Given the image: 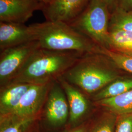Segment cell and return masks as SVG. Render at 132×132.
Returning a JSON list of instances; mask_svg holds the SVG:
<instances>
[{"mask_svg": "<svg viewBox=\"0 0 132 132\" xmlns=\"http://www.w3.org/2000/svg\"><path fill=\"white\" fill-rule=\"evenodd\" d=\"M125 72L107 55L90 53L81 57L61 77L90 97Z\"/></svg>", "mask_w": 132, "mask_h": 132, "instance_id": "1", "label": "cell"}, {"mask_svg": "<svg viewBox=\"0 0 132 132\" xmlns=\"http://www.w3.org/2000/svg\"><path fill=\"white\" fill-rule=\"evenodd\" d=\"M84 54L76 51H59L39 47L10 83L43 85L52 83L62 77Z\"/></svg>", "mask_w": 132, "mask_h": 132, "instance_id": "2", "label": "cell"}, {"mask_svg": "<svg viewBox=\"0 0 132 132\" xmlns=\"http://www.w3.org/2000/svg\"><path fill=\"white\" fill-rule=\"evenodd\" d=\"M41 48L84 54L102 53L103 48L71 26L59 21L31 24Z\"/></svg>", "mask_w": 132, "mask_h": 132, "instance_id": "3", "label": "cell"}, {"mask_svg": "<svg viewBox=\"0 0 132 132\" xmlns=\"http://www.w3.org/2000/svg\"><path fill=\"white\" fill-rule=\"evenodd\" d=\"M111 13L101 0H91L84 11L69 24L102 48L108 50L109 25Z\"/></svg>", "mask_w": 132, "mask_h": 132, "instance_id": "4", "label": "cell"}, {"mask_svg": "<svg viewBox=\"0 0 132 132\" xmlns=\"http://www.w3.org/2000/svg\"><path fill=\"white\" fill-rule=\"evenodd\" d=\"M69 107L66 94L58 80L52 82L39 116L40 132H58L67 127Z\"/></svg>", "mask_w": 132, "mask_h": 132, "instance_id": "5", "label": "cell"}, {"mask_svg": "<svg viewBox=\"0 0 132 132\" xmlns=\"http://www.w3.org/2000/svg\"><path fill=\"white\" fill-rule=\"evenodd\" d=\"M39 47V42L35 40L1 51L0 87L12 81L32 54Z\"/></svg>", "mask_w": 132, "mask_h": 132, "instance_id": "6", "label": "cell"}, {"mask_svg": "<svg viewBox=\"0 0 132 132\" xmlns=\"http://www.w3.org/2000/svg\"><path fill=\"white\" fill-rule=\"evenodd\" d=\"M64 90L69 107V119L67 127H75L88 120L97 107L82 91L62 77L58 79Z\"/></svg>", "mask_w": 132, "mask_h": 132, "instance_id": "7", "label": "cell"}, {"mask_svg": "<svg viewBox=\"0 0 132 132\" xmlns=\"http://www.w3.org/2000/svg\"><path fill=\"white\" fill-rule=\"evenodd\" d=\"M44 5L38 0H0V22L24 24Z\"/></svg>", "mask_w": 132, "mask_h": 132, "instance_id": "8", "label": "cell"}, {"mask_svg": "<svg viewBox=\"0 0 132 132\" xmlns=\"http://www.w3.org/2000/svg\"><path fill=\"white\" fill-rule=\"evenodd\" d=\"M91 0H54L42 10L46 21L70 23L80 15Z\"/></svg>", "mask_w": 132, "mask_h": 132, "instance_id": "9", "label": "cell"}, {"mask_svg": "<svg viewBox=\"0 0 132 132\" xmlns=\"http://www.w3.org/2000/svg\"><path fill=\"white\" fill-rule=\"evenodd\" d=\"M52 83L32 85L12 113L21 117H39Z\"/></svg>", "mask_w": 132, "mask_h": 132, "instance_id": "10", "label": "cell"}, {"mask_svg": "<svg viewBox=\"0 0 132 132\" xmlns=\"http://www.w3.org/2000/svg\"><path fill=\"white\" fill-rule=\"evenodd\" d=\"M37 40L31 25L0 22V51Z\"/></svg>", "mask_w": 132, "mask_h": 132, "instance_id": "11", "label": "cell"}, {"mask_svg": "<svg viewBox=\"0 0 132 132\" xmlns=\"http://www.w3.org/2000/svg\"><path fill=\"white\" fill-rule=\"evenodd\" d=\"M32 85L17 82L0 87V115L14 113L24 94Z\"/></svg>", "mask_w": 132, "mask_h": 132, "instance_id": "12", "label": "cell"}, {"mask_svg": "<svg viewBox=\"0 0 132 132\" xmlns=\"http://www.w3.org/2000/svg\"><path fill=\"white\" fill-rule=\"evenodd\" d=\"M0 132H40L39 117L0 115Z\"/></svg>", "mask_w": 132, "mask_h": 132, "instance_id": "13", "label": "cell"}, {"mask_svg": "<svg viewBox=\"0 0 132 132\" xmlns=\"http://www.w3.org/2000/svg\"><path fill=\"white\" fill-rule=\"evenodd\" d=\"M117 116L107 110L97 107L90 119L86 132H115Z\"/></svg>", "mask_w": 132, "mask_h": 132, "instance_id": "14", "label": "cell"}, {"mask_svg": "<svg viewBox=\"0 0 132 132\" xmlns=\"http://www.w3.org/2000/svg\"><path fill=\"white\" fill-rule=\"evenodd\" d=\"M131 89L132 76L125 74L110 82L90 98L94 102L97 101L117 96Z\"/></svg>", "mask_w": 132, "mask_h": 132, "instance_id": "15", "label": "cell"}, {"mask_svg": "<svg viewBox=\"0 0 132 132\" xmlns=\"http://www.w3.org/2000/svg\"><path fill=\"white\" fill-rule=\"evenodd\" d=\"M95 106L117 116L132 112V89L117 96L94 102Z\"/></svg>", "mask_w": 132, "mask_h": 132, "instance_id": "16", "label": "cell"}, {"mask_svg": "<svg viewBox=\"0 0 132 132\" xmlns=\"http://www.w3.org/2000/svg\"><path fill=\"white\" fill-rule=\"evenodd\" d=\"M108 50L132 56V32L122 29H109Z\"/></svg>", "mask_w": 132, "mask_h": 132, "instance_id": "17", "label": "cell"}, {"mask_svg": "<svg viewBox=\"0 0 132 132\" xmlns=\"http://www.w3.org/2000/svg\"><path fill=\"white\" fill-rule=\"evenodd\" d=\"M109 29H122L132 32V10L125 11L117 9L111 15Z\"/></svg>", "mask_w": 132, "mask_h": 132, "instance_id": "18", "label": "cell"}, {"mask_svg": "<svg viewBox=\"0 0 132 132\" xmlns=\"http://www.w3.org/2000/svg\"><path fill=\"white\" fill-rule=\"evenodd\" d=\"M102 53L109 57L120 69L132 74V56L113 52L104 48H103Z\"/></svg>", "mask_w": 132, "mask_h": 132, "instance_id": "19", "label": "cell"}, {"mask_svg": "<svg viewBox=\"0 0 132 132\" xmlns=\"http://www.w3.org/2000/svg\"><path fill=\"white\" fill-rule=\"evenodd\" d=\"M115 132H132V112L117 116Z\"/></svg>", "mask_w": 132, "mask_h": 132, "instance_id": "20", "label": "cell"}, {"mask_svg": "<svg viewBox=\"0 0 132 132\" xmlns=\"http://www.w3.org/2000/svg\"><path fill=\"white\" fill-rule=\"evenodd\" d=\"M90 119L79 126L75 127H66L58 132H86L89 124Z\"/></svg>", "mask_w": 132, "mask_h": 132, "instance_id": "21", "label": "cell"}, {"mask_svg": "<svg viewBox=\"0 0 132 132\" xmlns=\"http://www.w3.org/2000/svg\"><path fill=\"white\" fill-rule=\"evenodd\" d=\"M117 9L125 11L131 10H132V0H117Z\"/></svg>", "mask_w": 132, "mask_h": 132, "instance_id": "22", "label": "cell"}, {"mask_svg": "<svg viewBox=\"0 0 132 132\" xmlns=\"http://www.w3.org/2000/svg\"><path fill=\"white\" fill-rule=\"evenodd\" d=\"M107 5L109 10L112 14L117 9V0H101Z\"/></svg>", "mask_w": 132, "mask_h": 132, "instance_id": "23", "label": "cell"}, {"mask_svg": "<svg viewBox=\"0 0 132 132\" xmlns=\"http://www.w3.org/2000/svg\"><path fill=\"white\" fill-rule=\"evenodd\" d=\"M38 1L41 2L45 5H47L52 3L54 0H38Z\"/></svg>", "mask_w": 132, "mask_h": 132, "instance_id": "24", "label": "cell"}]
</instances>
